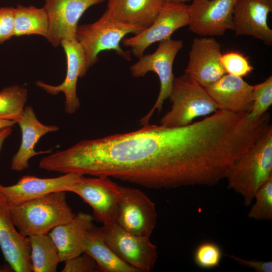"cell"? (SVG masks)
I'll return each instance as SVG.
<instances>
[{
    "instance_id": "f546056e",
    "label": "cell",
    "mask_w": 272,
    "mask_h": 272,
    "mask_svg": "<svg viewBox=\"0 0 272 272\" xmlns=\"http://www.w3.org/2000/svg\"><path fill=\"white\" fill-rule=\"evenodd\" d=\"M14 11L13 7L0 8V44L14 36Z\"/></svg>"
},
{
    "instance_id": "5bb4252c",
    "label": "cell",
    "mask_w": 272,
    "mask_h": 272,
    "mask_svg": "<svg viewBox=\"0 0 272 272\" xmlns=\"http://www.w3.org/2000/svg\"><path fill=\"white\" fill-rule=\"evenodd\" d=\"M82 174L69 173L53 178H39L26 175L15 184H0V193L12 206H15L49 193L67 191Z\"/></svg>"
},
{
    "instance_id": "f1b7e54d",
    "label": "cell",
    "mask_w": 272,
    "mask_h": 272,
    "mask_svg": "<svg viewBox=\"0 0 272 272\" xmlns=\"http://www.w3.org/2000/svg\"><path fill=\"white\" fill-rule=\"evenodd\" d=\"M79 255L64 261L62 272H95L99 270L95 260L89 254L83 252Z\"/></svg>"
},
{
    "instance_id": "3957f363",
    "label": "cell",
    "mask_w": 272,
    "mask_h": 272,
    "mask_svg": "<svg viewBox=\"0 0 272 272\" xmlns=\"http://www.w3.org/2000/svg\"><path fill=\"white\" fill-rule=\"evenodd\" d=\"M169 98L171 109L160 120V124L166 127L188 125L219 109L205 88L185 73L175 78Z\"/></svg>"
},
{
    "instance_id": "ba28073f",
    "label": "cell",
    "mask_w": 272,
    "mask_h": 272,
    "mask_svg": "<svg viewBox=\"0 0 272 272\" xmlns=\"http://www.w3.org/2000/svg\"><path fill=\"white\" fill-rule=\"evenodd\" d=\"M189 23V5L164 3L153 23L134 36L123 39L122 44L130 47L139 58L151 44L170 38L175 31Z\"/></svg>"
},
{
    "instance_id": "d6a6232c",
    "label": "cell",
    "mask_w": 272,
    "mask_h": 272,
    "mask_svg": "<svg viewBox=\"0 0 272 272\" xmlns=\"http://www.w3.org/2000/svg\"><path fill=\"white\" fill-rule=\"evenodd\" d=\"M16 123V121L14 120H0V129L7 127H12Z\"/></svg>"
},
{
    "instance_id": "4316f807",
    "label": "cell",
    "mask_w": 272,
    "mask_h": 272,
    "mask_svg": "<svg viewBox=\"0 0 272 272\" xmlns=\"http://www.w3.org/2000/svg\"><path fill=\"white\" fill-rule=\"evenodd\" d=\"M222 255V250L218 245L212 242H205L196 247L193 260L198 267L210 269L219 266Z\"/></svg>"
},
{
    "instance_id": "9a60e30c",
    "label": "cell",
    "mask_w": 272,
    "mask_h": 272,
    "mask_svg": "<svg viewBox=\"0 0 272 272\" xmlns=\"http://www.w3.org/2000/svg\"><path fill=\"white\" fill-rule=\"evenodd\" d=\"M272 0H236L233 19L236 35L251 36L270 46L272 30L267 24Z\"/></svg>"
},
{
    "instance_id": "9c48e42d",
    "label": "cell",
    "mask_w": 272,
    "mask_h": 272,
    "mask_svg": "<svg viewBox=\"0 0 272 272\" xmlns=\"http://www.w3.org/2000/svg\"><path fill=\"white\" fill-rule=\"evenodd\" d=\"M157 219L155 205L144 192L121 186L116 220L117 224L134 235L150 237Z\"/></svg>"
},
{
    "instance_id": "cb8c5ba5",
    "label": "cell",
    "mask_w": 272,
    "mask_h": 272,
    "mask_svg": "<svg viewBox=\"0 0 272 272\" xmlns=\"http://www.w3.org/2000/svg\"><path fill=\"white\" fill-rule=\"evenodd\" d=\"M28 91L14 85L0 92V120L17 121L21 117L27 100Z\"/></svg>"
},
{
    "instance_id": "d4e9b609",
    "label": "cell",
    "mask_w": 272,
    "mask_h": 272,
    "mask_svg": "<svg viewBox=\"0 0 272 272\" xmlns=\"http://www.w3.org/2000/svg\"><path fill=\"white\" fill-rule=\"evenodd\" d=\"M247 216L256 220H272V176L258 190Z\"/></svg>"
},
{
    "instance_id": "2e32d148",
    "label": "cell",
    "mask_w": 272,
    "mask_h": 272,
    "mask_svg": "<svg viewBox=\"0 0 272 272\" xmlns=\"http://www.w3.org/2000/svg\"><path fill=\"white\" fill-rule=\"evenodd\" d=\"M60 44L66 58L67 69L63 82L58 86H52L38 81L36 85L47 93L55 95L62 92L65 95L64 109L66 113L73 114L80 106V99L77 95L78 78L86 74L85 57L83 49L77 41L63 40Z\"/></svg>"
},
{
    "instance_id": "e0dca14e",
    "label": "cell",
    "mask_w": 272,
    "mask_h": 272,
    "mask_svg": "<svg viewBox=\"0 0 272 272\" xmlns=\"http://www.w3.org/2000/svg\"><path fill=\"white\" fill-rule=\"evenodd\" d=\"M205 89L219 109L248 112L251 108L253 85L241 77L226 74Z\"/></svg>"
},
{
    "instance_id": "4dcf8cb0",
    "label": "cell",
    "mask_w": 272,
    "mask_h": 272,
    "mask_svg": "<svg viewBox=\"0 0 272 272\" xmlns=\"http://www.w3.org/2000/svg\"><path fill=\"white\" fill-rule=\"evenodd\" d=\"M224 256L234 260L239 264L253 268L257 272H272V261L246 260L233 255L223 253Z\"/></svg>"
},
{
    "instance_id": "484cf974",
    "label": "cell",
    "mask_w": 272,
    "mask_h": 272,
    "mask_svg": "<svg viewBox=\"0 0 272 272\" xmlns=\"http://www.w3.org/2000/svg\"><path fill=\"white\" fill-rule=\"evenodd\" d=\"M252 103L249 111L252 118H257L266 113L272 104V76L263 82L253 85Z\"/></svg>"
},
{
    "instance_id": "52a82bcc",
    "label": "cell",
    "mask_w": 272,
    "mask_h": 272,
    "mask_svg": "<svg viewBox=\"0 0 272 272\" xmlns=\"http://www.w3.org/2000/svg\"><path fill=\"white\" fill-rule=\"evenodd\" d=\"M121 186L108 177L82 175L67 191L80 196L92 208L95 218L107 224L116 222Z\"/></svg>"
},
{
    "instance_id": "83f0119b",
    "label": "cell",
    "mask_w": 272,
    "mask_h": 272,
    "mask_svg": "<svg viewBox=\"0 0 272 272\" xmlns=\"http://www.w3.org/2000/svg\"><path fill=\"white\" fill-rule=\"evenodd\" d=\"M221 62L227 74L241 78L249 74L253 69L247 58L238 51L222 53Z\"/></svg>"
},
{
    "instance_id": "7c38bea8",
    "label": "cell",
    "mask_w": 272,
    "mask_h": 272,
    "mask_svg": "<svg viewBox=\"0 0 272 272\" xmlns=\"http://www.w3.org/2000/svg\"><path fill=\"white\" fill-rule=\"evenodd\" d=\"M222 54L221 45L215 38H195L185 74L204 88L213 84L227 74L221 62Z\"/></svg>"
},
{
    "instance_id": "1f68e13d",
    "label": "cell",
    "mask_w": 272,
    "mask_h": 272,
    "mask_svg": "<svg viewBox=\"0 0 272 272\" xmlns=\"http://www.w3.org/2000/svg\"><path fill=\"white\" fill-rule=\"evenodd\" d=\"M12 132V127H7L0 129V151L5 141L11 134Z\"/></svg>"
},
{
    "instance_id": "ac0fdd59",
    "label": "cell",
    "mask_w": 272,
    "mask_h": 272,
    "mask_svg": "<svg viewBox=\"0 0 272 272\" xmlns=\"http://www.w3.org/2000/svg\"><path fill=\"white\" fill-rule=\"evenodd\" d=\"M21 130L22 140L20 147L14 155L11 168L21 171L29 167V160L37 155L50 153V151L37 152L35 147L39 139L45 134L55 132L59 127L55 125H46L41 123L30 106L25 107L21 117L17 121Z\"/></svg>"
},
{
    "instance_id": "e575fe53",
    "label": "cell",
    "mask_w": 272,
    "mask_h": 272,
    "mask_svg": "<svg viewBox=\"0 0 272 272\" xmlns=\"http://www.w3.org/2000/svg\"><path fill=\"white\" fill-rule=\"evenodd\" d=\"M3 271H7V270L2 268V266L0 265V272H3Z\"/></svg>"
},
{
    "instance_id": "ffe728a7",
    "label": "cell",
    "mask_w": 272,
    "mask_h": 272,
    "mask_svg": "<svg viewBox=\"0 0 272 272\" xmlns=\"http://www.w3.org/2000/svg\"><path fill=\"white\" fill-rule=\"evenodd\" d=\"M162 0H108L107 9L103 14L117 22L149 27L158 15Z\"/></svg>"
},
{
    "instance_id": "d6986e66",
    "label": "cell",
    "mask_w": 272,
    "mask_h": 272,
    "mask_svg": "<svg viewBox=\"0 0 272 272\" xmlns=\"http://www.w3.org/2000/svg\"><path fill=\"white\" fill-rule=\"evenodd\" d=\"M93 217L80 212L69 222L53 228L48 233L58 251L61 262L83 253V239L93 226Z\"/></svg>"
},
{
    "instance_id": "8fae6325",
    "label": "cell",
    "mask_w": 272,
    "mask_h": 272,
    "mask_svg": "<svg viewBox=\"0 0 272 272\" xmlns=\"http://www.w3.org/2000/svg\"><path fill=\"white\" fill-rule=\"evenodd\" d=\"M105 0H45L43 7L49 20L46 39L54 46L63 40L77 41L78 22L90 7Z\"/></svg>"
},
{
    "instance_id": "5b68a950",
    "label": "cell",
    "mask_w": 272,
    "mask_h": 272,
    "mask_svg": "<svg viewBox=\"0 0 272 272\" xmlns=\"http://www.w3.org/2000/svg\"><path fill=\"white\" fill-rule=\"evenodd\" d=\"M183 46L181 40H173L170 38L164 40L160 42L154 53L143 54L130 66V72L134 77H144L147 73L153 72L157 75L160 81L158 96L150 111L139 120L141 125L149 124L155 111L161 112L164 101L169 98L175 79L173 73V62Z\"/></svg>"
},
{
    "instance_id": "30bf717a",
    "label": "cell",
    "mask_w": 272,
    "mask_h": 272,
    "mask_svg": "<svg viewBox=\"0 0 272 272\" xmlns=\"http://www.w3.org/2000/svg\"><path fill=\"white\" fill-rule=\"evenodd\" d=\"M236 0H193L189 5V30L199 36H220L234 30Z\"/></svg>"
},
{
    "instance_id": "836d02e7",
    "label": "cell",
    "mask_w": 272,
    "mask_h": 272,
    "mask_svg": "<svg viewBox=\"0 0 272 272\" xmlns=\"http://www.w3.org/2000/svg\"><path fill=\"white\" fill-rule=\"evenodd\" d=\"M164 3L173 4H185L191 0H162Z\"/></svg>"
},
{
    "instance_id": "6da1fadb",
    "label": "cell",
    "mask_w": 272,
    "mask_h": 272,
    "mask_svg": "<svg viewBox=\"0 0 272 272\" xmlns=\"http://www.w3.org/2000/svg\"><path fill=\"white\" fill-rule=\"evenodd\" d=\"M272 176V125L230 167L228 188L240 194L250 206L260 187Z\"/></svg>"
},
{
    "instance_id": "8992f818",
    "label": "cell",
    "mask_w": 272,
    "mask_h": 272,
    "mask_svg": "<svg viewBox=\"0 0 272 272\" xmlns=\"http://www.w3.org/2000/svg\"><path fill=\"white\" fill-rule=\"evenodd\" d=\"M101 228L106 243L120 259L140 272L153 269L158 258L157 248L149 237L134 235L116 222L103 224Z\"/></svg>"
},
{
    "instance_id": "277c9868",
    "label": "cell",
    "mask_w": 272,
    "mask_h": 272,
    "mask_svg": "<svg viewBox=\"0 0 272 272\" xmlns=\"http://www.w3.org/2000/svg\"><path fill=\"white\" fill-rule=\"evenodd\" d=\"M145 29L109 19L103 15L93 23L78 26L76 39L83 49L86 70L97 61L99 53L103 51L114 50L130 60V52L124 51L120 43L127 34L137 35Z\"/></svg>"
},
{
    "instance_id": "603a6c76",
    "label": "cell",
    "mask_w": 272,
    "mask_h": 272,
    "mask_svg": "<svg viewBox=\"0 0 272 272\" xmlns=\"http://www.w3.org/2000/svg\"><path fill=\"white\" fill-rule=\"evenodd\" d=\"M49 29L47 15L42 8L18 5L14 11V36L39 35L46 37Z\"/></svg>"
},
{
    "instance_id": "7a4b0ae2",
    "label": "cell",
    "mask_w": 272,
    "mask_h": 272,
    "mask_svg": "<svg viewBox=\"0 0 272 272\" xmlns=\"http://www.w3.org/2000/svg\"><path fill=\"white\" fill-rule=\"evenodd\" d=\"M11 212L15 227L26 237L48 234L53 228L69 222L75 216L63 191L11 206Z\"/></svg>"
},
{
    "instance_id": "44dd1931",
    "label": "cell",
    "mask_w": 272,
    "mask_h": 272,
    "mask_svg": "<svg viewBox=\"0 0 272 272\" xmlns=\"http://www.w3.org/2000/svg\"><path fill=\"white\" fill-rule=\"evenodd\" d=\"M82 246L83 252L96 262L99 271L104 272H140L120 259L106 243L101 227L94 226L86 233Z\"/></svg>"
},
{
    "instance_id": "4fadbf2b",
    "label": "cell",
    "mask_w": 272,
    "mask_h": 272,
    "mask_svg": "<svg viewBox=\"0 0 272 272\" xmlns=\"http://www.w3.org/2000/svg\"><path fill=\"white\" fill-rule=\"evenodd\" d=\"M0 248L14 271H32L28 239L17 230L13 220L11 205L1 193Z\"/></svg>"
},
{
    "instance_id": "7402d4cb",
    "label": "cell",
    "mask_w": 272,
    "mask_h": 272,
    "mask_svg": "<svg viewBox=\"0 0 272 272\" xmlns=\"http://www.w3.org/2000/svg\"><path fill=\"white\" fill-rule=\"evenodd\" d=\"M30 246L32 271L55 272L60 259L58 250L48 234L27 237Z\"/></svg>"
}]
</instances>
